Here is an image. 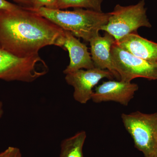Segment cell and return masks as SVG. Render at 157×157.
<instances>
[{
    "label": "cell",
    "instance_id": "7a4b0ae2",
    "mask_svg": "<svg viewBox=\"0 0 157 157\" xmlns=\"http://www.w3.org/2000/svg\"><path fill=\"white\" fill-rule=\"evenodd\" d=\"M25 9L40 14L64 30L87 42L99 35V31L107 24L109 16V13L79 8L73 11L45 7Z\"/></svg>",
    "mask_w": 157,
    "mask_h": 157
},
{
    "label": "cell",
    "instance_id": "e0dca14e",
    "mask_svg": "<svg viewBox=\"0 0 157 157\" xmlns=\"http://www.w3.org/2000/svg\"><path fill=\"white\" fill-rule=\"evenodd\" d=\"M14 2L17 3L19 6L26 8L33 7L32 0H12Z\"/></svg>",
    "mask_w": 157,
    "mask_h": 157
},
{
    "label": "cell",
    "instance_id": "5b68a950",
    "mask_svg": "<svg viewBox=\"0 0 157 157\" xmlns=\"http://www.w3.org/2000/svg\"><path fill=\"white\" fill-rule=\"evenodd\" d=\"M48 67L39 54L19 57L0 49V79L32 82L48 72Z\"/></svg>",
    "mask_w": 157,
    "mask_h": 157
},
{
    "label": "cell",
    "instance_id": "8fae6325",
    "mask_svg": "<svg viewBox=\"0 0 157 157\" xmlns=\"http://www.w3.org/2000/svg\"><path fill=\"white\" fill-rule=\"evenodd\" d=\"M116 43L135 56L157 63V43L140 36L137 33L127 35Z\"/></svg>",
    "mask_w": 157,
    "mask_h": 157
},
{
    "label": "cell",
    "instance_id": "2e32d148",
    "mask_svg": "<svg viewBox=\"0 0 157 157\" xmlns=\"http://www.w3.org/2000/svg\"><path fill=\"white\" fill-rule=\"evenodd\" d=\"M21 7H22L6 0H0V11H13L21 9Z\"/></svg>",
    "mask_w": 157,
    "mask_h": 157
},
{
    "label": "cell",
    "instance_id": "6da1fadb",
    "mask_svg": "<svg viewBox=\"0 0 157 157\" xmlns=\"http://www.w3.org/2000/svg\"><path fill=\"white\" fill-rule=\"evenodd\" d=\"M65 30L24 7L0 11V49L19 57L39 54L48 45L63 48Z\"/></svg>",
    "mask_w": 157,
    "mask_h": 157
},
{
    "label": "cell",
    "instance_id": "30bf717a",
    "mask_svg": "<svg viewBox=\"0 0 157 157\" xmlns=\"http://www.w3.org/2000/svg\"><path fill=\"white\" fill-rule=\"evenodd\" d=\"M115 41L112 36L106 32L104 36L98 35L89 42L90 54L95 67L109 70L114 78L120 80V77L113 67L110 53L111 47Z\"/></svg>",
    "mask_w": 157,
    "mask_h": 157
},
{
    "label": "cell",
    "instance_id": "9c48e42d",
    "mask_svg": "<svg viewBox=\"0 0 157 157\" xmlns=\"http://www.w3.org/2000/svg\"><path fill=\"white\" fill-rule=\"evenodd\" d=\"M63 49L68 51L70 58V64L64 70V74L81 69L89 70L95 67L87 46L69 31H65Z\"/></svg>",
    "mask_w": 157,
    "mask_h": 157
},
{
    "label": "cell",
    "instance_id": "ba28073f",
    "mask_svg": "<svg viewBox=\"0 0 157 157\" xmlns=\"http://www.w3.org/2000/svg\"><path fill=\"white\" fill-rule=\"evenodd\" d=\"M138 86L121 80H108L96 86L91 100L96 103L113 101L127 106L138 90Z\"/></svg>",
    "mask_w": 157,
    "mask_h": 157
},
{
    "label": "cell",
    "instance_id": "9a60e30c",
    "mask_svg": "<svg viewBox=\"0 0 157 157\" xmlns=\"http://www.w3.org/2000/svg\"><path fill=\"white\" fill-rule=\"evenodd\" d=\"M0 157H21V154L19 148L9 147L6 150L0 153Z\"/></svg>",
    "mask_w": 157,
    "mask_h": 157
},
{
    "label": "cell",
    "instance_id": "7c38bea8",
    "mask_svg": "<svg viewBox=\"0 0 157 157\" xmlns=\"http://www.w3.org/2000/svg\"><path fill=\"white\" fill-rule=\"evenodd\" d=\"M86 137V132L81 131L63 140L59 157H84L82 148Z\"/></svg>",
    "mask_w": 157,
    "mask_h": 157
},
{
    "label": "cell",
    "instance_id": "ac0fdd59",
    "mask_svg": "<svg viewBox=\"0 0 157 157\" xmlns=\"http://www.w3.org/2000/svg\"><path fill=\"white\" fill-rule=\"evenodd\" d=\"M2 104L0 103V116L2 115Z\"/></svg>",
    "mask_w": 157,
    "mask_h": 157
},
{
    "label": "cell",
    "instance_id": "5bb4252c",
    "mask_svg": "<svg viewBox=\"0 0 157 157\" xmlns=\"http://www.w3.org/2000/svg\"><path fill=\"white\" fill-rule=\"evenodd\" d=\"M58 0H32L33 7L32 8H45L52 9L56 5Z\"/></svg>",
    "mask_w": 157,
    "mask_h": 157
},
{
    "label": "cell",
    "instance_id": "4fadbf2b",
    "mask_svg": "<svg viewBox=\"0 0 157 157\" xmlns=\"http://www.w3.org/2000/svg\"><path fill=\"white\" fill-rule=\"evenodd\" d=\"M103 0H58L52 9L64 10L68 8L84 9L102 12Z\"/></svg>",
    "mask_w": 157,
    "mask_h": 157
},
{
    "label": "cell",
    "instance_id": "3957f363",
    "mask_svg": "<svg viewBox=\"0 0 157 157\" xmlns=\"http://www.w3.org/2000/svg\"><path fill=\"white\" fill-rule=\"evenodd\" d=\"M121 117L136 148L145 157H157V112L146 114L135 111L122 113Z\"/></svg>",
    "mask_w": 157,
    "mask_h": 157
},
{
    "label": "cell",
    "instance_id": "277c9868",
    "mask_svg": "<svg viewBox=\"0 0 157 157\" xmlns=\"http://www.w3.org/2000/svg\"><path fill=\"white\" fill-rule=\"evenodd\" d=\"M109 14L108 22L101 30L112 36L116 41L127 35L137 33L141 27H151L147 16L144 0L132 6H123L118 4Z\"/></svg>",
    "mask_w": 157,
    "mask_h": 157
},
{
    "label": "cell",
    "instance_id": "8992f818",
    "mask_svg": "<svg viewBox=\"0 0 157 157\" xmlns=\"http://www.w3.org/2000/svg\"><path fill=\"white\" fill-rule=\"evenodd\" d=\"M110 53L113 67L121 81L131 82L137 78L157 79V63L131 54L119 46L116 41L111 47Z\"/></svg>",
    "mask_w": 157,
    "mask_h": 157
},
{
    "label": "cell",
    "instance_id": "52a82bcc",
    "mask_svg": "<svg viewBox=\"0 0 157 157\" xmlns=\"http://www.w3.org/2000/svg\"><path fill=\"white\" fill-rule=\"evenodd\" d=\"M67 83L74 89L73 98L81 104L91 100L94 88L104 78L111 79L114 76L110 71L94 67L89 70L81 69L66 74Z\"/></svg>",
    "mask_w": 157,
    "mask_h": 157
}]
</instances>
